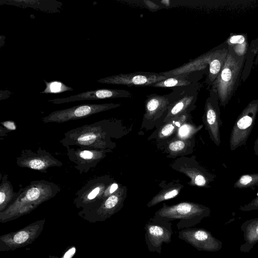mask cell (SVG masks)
Instances as JSON below:
<instances>
[{
    "instance_id": "cell-29",
    "label": "cell",
    "mask_w": 258,
    "mask_h": 258,
    "mask_svg": "<svg viewBox=\"0 0 258 258\" xmlns=\"http://www.w3.org/2000/svg\"><path fill=\"white\" fill-rule=\"evenodd\" d=\"M240 211L248 212L258 210V196L253 199L250 202L239 208Z\"/></svg>"
},
{
    "instance_id": "cell-5",
    "label": "cell",
    "mask_w": 258,
    "mask_h": 258,
    "mask_svg": "<svg viewBox=\"0 0 258 258\" xmlns=\"http://www.w3.org/2000/svg\"><path fill=\"white\" fill-rule=\"evenodd\" d=\"M121 106L120 104H83L68 108L56 110L41 118L44 123H63L68 121L82 119Z\"/></svg>"
},
{
    "instance_id": "cell-20",
    "label": "cell",
    "mask_w": 258,
    "mask_h": 258,
    "mask_svg": "<svg viewBox=\"0 0 258 258\" xmlns=\"http://www.w3.org/2000/svg\"><path fill=\"white\" fill-rule=\"evenodd\" d=\"M244 243L240 247V251L248 252L258 242V218L245 221L241 225Z\"/></svg>"
},
{
    "instance_id": "cell-31",
    "label": "cell",
    "mask_w": 258,
    "mask_h": 258,
    "mask_svg": "<svg viewBox=\"0 0 258 258\" xmlns=\"http://www.w3.org/2000/svg\"><path fill=\"white\" fill-rule=\"evenodd\" d=\"M0 123L2 125H3V127L6 128L10 132L17 130V125L16 123L13 120H6L2 121L0 122Z\"/></svg>"
},
{
    "instance_id": "cell-6",
    "label": "cell",
    "mask_w": 258,
    "mask_h": 258,
    "mask_svg": "<svg viewBox=\"0 0 258 258\" xmlns=\"http://www.w3.org/2000/svg\"><path fill=\"white\" fill-rule=\"evenodd\" d=\"M172 90L168 94L161 95L152 94L147 96L142 128L155 123H160L159 126L161 125L171 103L182 95L177 90Z\"/></svg>"
},
{
    "instance_id": "cell-33",
    "label": "cell",
    "mask_w": 258,
    "mask_h": 258,
    "mask_svg": "<svg viewBox=\"0 0 258 258\" xmlns=\"http://www.w3.org/2000/svg\"><path fill=\"white\" fill-rule=\"evenodd\" d=\"M244 40L243 36L240 35L233 36L230 39V42L233 44H242Z\"/></svg>"
},
{
    "instance_id": "cell-4",
    "label": "cell",
    "mask_w": 258,
    "mask_h": 258,
    "mask_svg": "<svg viewBox=\"0 0 258 258\" xmlns=\"http://www.w3.org/2000/svg\"><path fill=\"white\" fill-rule=\"evenodd\" d=\"M114 182L109 175H102L90 179L75 194L74 203L83 212H88L98 206L111 194L109 189Z\"/></svg>"
},
{
    "instance_id": "cell-8",
    "label": "cell",
    "mask_w": 258,
    "mask_h": 258,
    "mask_svg": "<svg viewBox=\"0 0 258 258\" xmlns=\"http://www.w3.org/2000/svg\"><path fill=\"white\" fill-rule=\"evenodd\" d=\"M258 104H249L236 120L230 136L229 147L233 151L244 145L254 125Z\"/></svg>"
},
{
    "instance_id": "cell-32",
    "label": "cell",
    "mask_w": 258,
    "mask_h": 258,
    "mask_svg": "<svg viewBox=\"0 0 258 258\" xmlns=\"http://www.w3.org/2000/svg\"><path fill=\"white\" fill-rule=\"evenodd\" d=\"M76 252V248L75 246H72L69 248L60 257L56 256H49V258H72Z\"/></svg>"
},
{
    "instance_id": "cell-10",
    "label": "cell",
    "mask_w": 258,
    "mask_h": 258,
    "mask_svg": "<svg viewBox=\"0 0 258 258\" xmlns=\"http://www.w3.org/2000/svg\"><path fill=\"white\" fill-rule=\"evenodd\" d=\"M16 164L20 167L47 173L48 168L60 167L63 163L49 152L39 147L35 151L22 150L20 156L16 158Z\"/></svg>"
},
{
    "instance_id": "cell-1",
    "label": "cell",
    "mask_w": 258,
    "mask_h": 258,
    "mask_svg": "<svg viewBox=\"0 0 258 258\" xmlns=\"http://www.w3.org/2000/svg\"><path fill=\"white\" fill-rule=\"evenodd\" d=\"M117 124L113 119L85 124L66 132L60 142L66 148L77 147L112 150L115 147L112 139L117 136Z\"/></svg>"
},
{
    "instance_id": "cell-21",
    "label": "cell",
    "mask_w": 258,
    "mask_h": 258,
    "mask_svg": "<svg viewBox=\"0 0 258 258\" xmlns=\"http://www.w3.org/2000/svg\"><path fill=\"white\" fill-rule=\"evenodd\" d=\"M191 118L190 113H186L162 124L158 127L156 133V139L158 140H163L172 135H176L180 126Z\"/></svg>"
},
{
    "instance_id": "cell-27",
    "label": "cell",
    "mask_w": 258,
    "mask_h": 258,
    "mask_svg": "<svg viewBox=\"0 0 258 258\" xmlns=\"http://www.w3.org/2000/svg\"><path fill=\"white\" fill-rule=\"evenodd\" d=\"M43 81L46 87L43 91L40 92L41 94H57L74 90V89L67 86L61 81L54 80L47 82L44 80Z\"/></svg>"
},
{
    "instance_id": "cell-14",
    "label": "cell",
    "mask_w": 258,
    "mask_h": 258,
    "mask_svg": "<svg viewBox=\"0 0 258 258\" xmlns=\"http://www.w3.org/2000/svg\"><path fill=\"white\" fill-rule=\"evenodd\" d=\"M167 78L162 73L136 72L106 77L97 80L102 84L122 85L128 87L150 86Z\"/></svg>"
},
{
    "instance_id": "cell-19",
    "label": "cell",
    "mask_w": 258,
    "mask_h": 258,
    "mask_svg": "<svg viewBox=\"0 0 258 258\" xmlns=\"http://www.w3.org/2000/svg\"><path fill=\"white\" fill-rule=\"evenodd\" d=\"M201 71L167 77L165 80L151 85L156 88H182L199 85Z\"/></svg>"
},
{
    "instance_id": "cell-24",
    "label": "cell",
    "mask_w": 258,
    "mask_h": 258,
    "mask_svg": "<svg viewBox=\"0 0 258 258\" xmlns=\"http://www.w3.org/2000/svg\"><path fill=\"white\" fill-rule=\"evenodd\" d=\"M183 185L179 184H172L162 188L148 203L147 206L152 207L163 201L173 199L179 194Z\"/></svg>"
},
{
    "instance_id": "cell-36",
    "label": "cell",
    "mask_w": 258,
    "mask_h": 258,
    "mask_svg": "<svg viewBox=\"0 0 258 258\" xmlns=\"http://www.w3.org/2000/svg\"><path fill=\"white\" fill-rule=\"evenodd\" d=\"M253 151L255 155L258 156V136L254 143Z\"/></svg>"
},
{
    "instance_id": "cell-7",
    "label": "cell",
    "mask_w": 258,
    "mask_h": 258,
    "mask_svg": "<svg viewBox=\"0 0 258 258\" xmlns=\"http://www.w3.org/2000/svg\"><path fill=\"white\" fill-rule=\"evenodd\" d=\"M45 223L38 220L15 232L0 236V251L14 250L32 243L41 234Z\"/></svg>"
},
{
    "instance_id": "cell-2",
    "label": "cell",
    "mask_w": 258,
    "mask_h": 258,
    "mask_svg": "<svg viewBox=\"0 0 258 258\" xmlns=\"http://www.w3.org/2000/svg\"><path fill=\"white\" fill-rule=\"evenodd\" d=\"M60 190L57 184L44 179L31 181L25 187L21 188L15 200L0 212V222L5 223L30 213Z\"/></svg>"
},
{
    "instance_id": "cell-11",
    "label": "cell",
    "mask_w": 258,
    "mask_h": 258,
    "mask_svg": "<svg viewBox=\"0 0 258 258\" xmlns=\"http://www.w3.org/2000/svg\"><path fill=\"white\" fill-rule=\"evenodd\" d=\"M171 167L188 176L190 179L188 184L192 186L209 188L216 177L215 175L208 172L191 158H179L173 163Z\"/></svg>"
},
{
    "instance_id": "cell-22",
    "label": "cell",
    "mask_w": 258,
    "mask_h": 258,
    "mask_svg": "<svg viewBox=\"0 0 258 258\" xmlns=\"http://www.w3.org/2000/svg\"><path fill=\"white\" fill-rule=\"evenodd\" d=\"M195 145L194 137L187 140L173 138L169 140L166 146L168 157H175L183 156L190 154L192 152Z\"/></svg>"
},
{
    "instance_id": "cell-17",
    "label": "cell",
    "mask_w": 258,
    "mask_h": 258,
    "mask_svg": "<svg viewBox=\"0 0 258 258\" xmlns=\"http://www.w3.org/2000/svg\"><path fill=\"white\" fill-rule=\"evenodd\" d=\"M199 86L192 89L177 98L170 105L161 125L171 119L195 109Z\"/></svg>"
},
{
    "instance_id": "cell-34",
    "label": "cell",
    "mask_w": 258,
    "mask_h": 258,
    "mask_svg": "<svg viewBox=\"0 0 258 258\" xmlns=\"http://www.w3.org/2000/svg\"><path fill=\"white\" fill-rule=\"evenodd\" d=\"M10 131L7 130L4 127H3L2 126H0V137H1V140H2L4 138H5L6 136H8V133Z\"/></svg>"
},
{
    "instance_id": "cell-26",
    "label": "cell",
    "mask_w": 258,
    "mask_h": 258,
    "mask_svg": "<svg viewBox=\"0 0 258 258\" xmlns=\"http://www.w3.org/2000/svg\"><path fill=\"white\" fill-rule=\"evenodd\" d=\"M258 185V173L242 175L234 183L235 188L242 189Z\"/></svg>"
},
{
    "instance_id": "cell-35",
    "label": "cell",
    "mask_w": 258,
    "mask_h": 258,
    "mask_svg": "<svg viewBox=\"0 0 258 258\" xmlns=\"http://www.w3.org/2000/svg\"><path fill=\"white\" fill-rule=\"evenodd\" d=\"M119 188L118 184L116 182H113L112 183L110 187L109 192L111 195L116 191L118 188Z\"/></svg>"
},
{
    "instance_id": "cell-25",
    "label": "cell",
    "mask_w": 258,
    "mask_h": 258,
    "mask_svg": "<svg viewBox=\"0 0 258 258\" xmlns=\"http://www.w3.org/2000/svg\"><path fill=\"white\" fill-rule=\"evenodd\" d=\"M203 124L197 126L191 122V118L184 122L179 128L174 138L183 140L194 138L199 131L203 127Z\"/></svg>"
},
{
    "instance_id": "cell-9",
    "label": "cell",
    "mask_w": 258,
    "mask_h": 258,
    "mask_svg": "<svg viewBox=\"0 0 258 258\" xmlns=\"http://www.w3.org/2000/svg\"><path fill=\"white\" fill-rule=\"evenodd\" d=\"M172 226L171 222L149 219L144 227L146 244L149 251L161 253L162 244L171 241Z\"/></svg>"
},
{
    "instance_id": "cell-3",
    "label": "cell",
    "mask_w": 258,
    "mask_h": 258,
    "mask_svg": "<svg viewBox=\"0 0 258 258\" xmlns=\"http://www.w3.org/2000/svg\"><path fill=\"white\" fill-rule=\"evenodd\" d=\"M210 213L209 207L193 202H183L171 206L164 203L150 218L168 222L178 220L176 227L180 230L196 226Z\"/></svg>"
},
{
    "instance_id": "cell-13",
    "label": "cell",
    "mask_w": 258,
    "mask_h": 258,
    "mask_svg": "<svg viewBox=\"0 0 258 258\" xmlns=\"http://www.w3.org/2000/svg\"><path fill=\"white\" fill-rule=\"evenodd\" d=\"M178 238L199 251L215 252L222 247V242L204 228L189 227L180 230Z\"/></svg>"
},
{
    "instance_id": "cell-18",
    "label": "cell",
    "mask_w": 258,
    "mask_h": 258,
    "mask_svg": "<svg viewBox=\"0 0 258 258\" xmlns=\"http://www.w3.org/2000/svg\"><path fill=\"white\" fill-rule=\"evenodd\" d=\"M203 121L210 138L218 147L220 145V128L222 122L220 118V113L216 105L210 99L206 103Z\"/></svg>"
},
{
    "instance_id": "cell-28",
    "label": "cell",
    "mask_w": 258,
    "mask_h": 258,
    "mask_svg": "<svg viewBox=\"0 0 258 258\" xmlns=\"http://www.w3.org/2000/svg\"><path fill=\"white\" fill-rule=\"evenodd\" d=\"M222 64L219 58H213L209 62V80L213 82L220 72Z\"/></svg>"
},
{
    "instance_id": "cell-16",
    "label": "cell",
    "mask_w": 258,
    "mask_h": 258,
    "mask_svg": "<svg viewBox=\"0 0 258 258\" xmlns=\"http://www.w3.org/2000/svg\"><path fill=\"white\" fill-rule=\"evenodd\" d=\"M126 194V187H119L116 191L88 212L93 213L98 221H104L120 210L123 206Z\"/></svg>"
},
{
    "instance_id": "cell-23",
    "label": "cell",
    "mask_w": 258,
    "mask_h": 258,
    "mask_svg": "<svg viewBox=\"0 0 258 258\" xmlns=\"http://www.w3.org/2000/svg\"><path fill=\"white\" fill-rule=\"evenodd\" d=\"M1 175L0 183V212L4 211L16 198L18 192L14 191L13 186L7 174Z\"/></svg>"
},
{
    "instance_id": "cell-15",
    "label": "cell",
    "mask_w": 258,
    "mask_h": 258,
    "mask_svg": "<svg viewBox=\"0 0 258 258\" xmlns=\"http://www.w3.org/2000/svg\"><path fill=\"white\" fill-rule=\"evenodd\" d=\"M133 94L130 91L117 89H100L82 92L66 98L50 99L48 102L54 104L71 102L117 98H132Z\"/></svg>"
},
{
    "instance_id": "cell-30",
    "label": "cell",
    "mask_w": 258,
    "mask_h": 258,
    "mask_svg": "<svg viewBox=\"0 0 258 258\" xmlns=\"http://www.w3.org/2000/svg\"><path fill=\"white\" fill-rule=\"evenodd\" d=\"M232 73L230 68L225 67L221 74L220 80L221 81L220 84H223L224 83H228L231 79Z\"/></svg>"
},
{
    "instance_id": "cell-12",
    "label": "cell",
    "mask_w": 258,
    "mask_h": 258,
    "mask_svg": "<svg viewBox=\"0 0 258 258\" xmlns=\"http://www.w3.org/2000/svg\"><path fill=\"white\" fill-rule=\"evenodd\" d=\"M67 155L75 168L80 174L87 173L95 168L98 163L112 150L86 149L80 147L67 148Z\"/></svg>"
}]
</instances>
